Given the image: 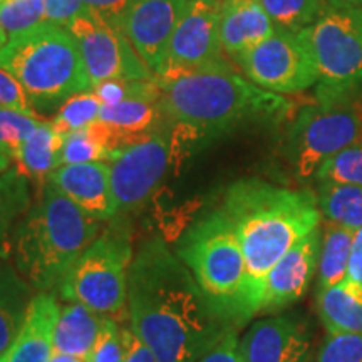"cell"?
<instances>
[{"mask_svg": "<svg viewBox=\"0 0 362 362\" xmlns=\"http://www.w3.org/2000/svg\"><path fill=\"white\" fill-rule=\"evenodd\" d=\"M359 141L362 90L344 93L317 86L315 103L302 107L288 129L285 156L297 178L310 180L330 158Z\"/></svg>", "mask_w": 362, "mask_h": 362, "instance_id": "obj_6", "label": "cell"}, {"mask_svg": "<svg viewBox=\"0 0 362 362\" xmlns=\"http://www.w3.org/2000/svg\"><path fill=\"white\" fill-rule=\"evenodd\" d=\"M106 317L79 302H66L54 330V352L88 361Z\"/></svg>", "mask_w": 362, "mask_h": 362, "instance_id": "obj_20", "label": "cell"}, {"mask_svg": "<svg viewBox=\"0 0 362 362\" xmlns=\"http://www.w3.org/2000/svg\"><path fill=\"white\" fill-rule=\"evenodd\" d=\"M45 8V21L49 24L66 27L72 19L88 11L83 0H42Z\"/></svg>", "mask_w": 362, "mask_h": 362, "instance_id": "obj_36", "label": "cell"}, {"mask_svg": "<svg viewBox=\"0 0 362 362\" xmlns=\"http://www.w3.org/2000/svg\"><path fill=\"white\" fill-rule=\"evenodd\" d=\"M315 180L362 187V141L352 144L330 158L322 168L317 171Z\"/></svg>", "mask_w": 362, "mask_h": 362, "instance_id": "obj_32", "label": "cell"}, {"mask_svg": "<svg viewBox=\"0 0 362 362\" xmlns=\"http://www.w3.org/2000/svg\"><path fill=\"white\" fill-rule=\"evenodd\" d=\"M156 79L166 123L187 141L225 133L248 119L280 116L292 106L280 94L250 83L228 62Z\"/></svg>", "mask_w": 362, "mask_h": 362, "instance_id": "obj_3", "label": "cell"}, {"mask_svg": "<svg viewBox=\"0 0 362 362\" xmlns=\"http://www.w3.org/2000/svg\"><path fill=\"white\" fill-rule=\"evenodd\" d=\"M117 322L119 320L106 317L98 341L94 344V349L86 362H123V337H121V327Z\"/></svg>", "mask_w": 362, "mask_h": 362, "instance_id": "obj_34", "label": "cell"}, {"mask_svg": "<svg viewBox=\"0 0 362 362\" xmlns=\"http://www.w3.org/2000/svg\"><path fill=\"white\" fill-rule=\"evenodd\" d=\"M220 8L221 0H188L156 78H175L225 64L220 40Z\"/></svg>", "mask_w": 362, "mask_h": 362, "instance_id": "obj_12", "label": "cell"}, {"mask_svg": "<svg viewBox=\"0 0 362 362\" xmlns=\"http://www.w3.org/2000/svg\"><path fill=\"white\" fill-rule=\"evenodd\" d=\"M7 34H6V30H4V25H2V22H0V49L4 47V45L7 44Z\"/></svg>", "mask_w": 362, "mask_h": 362, "instance_id": "obj_44", "label": "cell"}, {"mask_svg": "<svg viewBox=\"0 0 362 362\" xmlns=\"http://www.w3.org/2000/svg\"><path fill=\"white\" fill-rule=\"evenodd\" d=\"M347 280L362 287V228L354 233L352 242L349 270H347Z\"/></svg>", "mask_w": 362, "mask_h": 362, "instance_id": "obj_40", "label": "cell"}, {"mask_svg": "<svg viewBox=\"0 0 362 362\" xmlns=\"http://www.w3.org/2000/svg\"><path fill=\"white\" fill-rule=\"evenodd\" d=\"M99 223L47 183L13 233L17 272L35 291L54 293L67 270L101 233Z\"/></svg>", "mask_w": 362, "mask_h": 362, "instance_id": "obj_4", "label": "cell"}, {"mask_svg": "<svg viewBox=\"0 0 362 362\" xmlns=\"http://www.w3.org/2000/svg\"><path fill=\"white\" fill-rule=\"evenodd\" d=\"M197 362H243L238 352V339L233 330H228L218 342L202 356Z\"/></svg>", "mask_w": 362, "mask_h": 362, "instance_id": "obj_38", "label": "cell"}, {"mask_svg": "<svg viewBox=\"0 0 362 362\" xmlns=\"http://www.w3.org/2000/svg\"><path fill=\"white\" fill-rule=\"evenodd\" d=\"M221 210L235 226L247 267L232 319L247 320L255 315L262 284L272 267L319 228L322 215L315 193L257 178L233 183L226 189Z\"/></svg>", "mask_w": 362, "mask_h": 362, "instance_id": "obj_2", "label": "cell"}, {"mask_svg": "<svg viewBox=\"0 0 362 362\" xmlns=\"http://www.w3.org/2000/svg\"><path fill=\"white\" fill-rule=\"evenodd\" d=\"M83 57L90 84L111 79H155L121 29L94 11H88L66 25Z\"/></svg>", "mask_w": 362, "mask_h": 362, "instance_id": "obj_10", "label": "cell"}, {"mask_svg": "<svg viewBox=\"0 0 362 362\" xmlns=\"http://www.w3.org/2000/svg\"><path fill=\"white\" fill-rule=\"evenodd\" d=\"M176 255L215 309L226 320L232 319L247 267L242 243L225 211L220 208L197 220L180 238Z\"/></svg>", "mask_w": 362, "mask_h": 362, "instance_id": "obj_7", "label": "cell"}, {"mask_svg": "<svg viewBox=\"0 0 362 362\" xmlns=\"http://www.w3.org/2000/svg\"><path fill=\"white\" fill-rule=\"evenodd\" d=\"M173 151V138L153 131L126 144L112 158L111 181L119 214L148 200L168 171Z\"/></svg>", "mask_w": 362, "mask_h": 362, "instance_id": "obj_13", "label": "cell"}, {"mask_svg": "<svg viewBox=\"0 0 362 362\" xmlns=\"http://www.w3.org/2000/svg\"><path fill=\"white\" fill-rule=\"evenodd\" d=\"M49 362H86L83 359H79V357H74V356H67V354H57V352H54L51 359Z\"/></svg>", "mask_w": 362, "mask_h": 362, "instance_id": "obj_42", "label": "cell"}, {"mask_svg": "<svg viewBox=\"0 0 362 362\" xmlns=\"http://www.w3.org/2000/svg\"><path fill=\"white\" fill-rule=\"evenodd\" d=\"M317 203L324 221L334 223L349 232L362 228V187L356 185L317 181Z\"/></svg>", "mask_w": 362, "mask_h": 362, "instance_id": "obj_27", "label": "cell"}, {"mask_svg": "<svg viewBox=\"0 0 362 362\" xmlns=\"http://www.w3.org/2000/svg\"><path fill=\"white\" fill-rule=\"evenodd\" d=\"M317 362H362V334L327 332Z\"/></svg>", "mask_w": 362, "mask_h": 362, "instance_id": "obj_33", "label": "cell"}, {"mask_svg": "<svg viewBox=\"0 0 362 362\" xmlns=\"http://www.w3.org/2000/svg\"><path fill=\"white\" fill-rule=\"evenodd\" d=\"M309 349L307 325L293 314L257 320L238 341L243 362H304Z\"/></svg>", "mask_w": 362, "mask_h": 362, "instance_id": "obj_16", "label": "cell"}, {"mask_svg": "<svg viewBox=\"0 0 362 362\" xmlns=\"http://www.w3.org/2000/svg\"><path fill=\"white\" fill-rule=\"evenodd\" d=\"M188 0H131L123 33L144 64L158 74Z\"/></svg>", "mask_w": 362, "mask_h": 362, "instance_id": "obj_15", "label": "cell"}, {"mask_svg": "<svg viewBox=\"0 0 362 362\" xmlns=\"http://www.w3.org/2000/svg\"><path fill=\"white\" fill-rule=\"evenodd\" d=\"M33 291L17 269L0 262V357L19 336L34 297Z\"/></svg>", "mask_w": 362, "mask_h": 362, "instance_id": "obj_22", "label": "cell"}, {"mask_svg": "<svg viewBox=\"0 0 362 362\" xmlns=\"http://www.w3.org/2000/svg\"><path fill=\"white\" fill-rule=\"evenodd\" d=\"M0 66L22 84L35 110L61 106L93 89L83 57L66 27L45 22L0 49Z\"/></svg>", "mask_w": 362, "mask_h": 362, "instance_id": "obj_5", "label": "cell"}, {"mask_svg": "<svg viewBox=\"0 0 362 362\" xmlns=\"http://www.w3.org/2000/svg\"><path fill=\"white\" fill-rule=\"evenodd\" d=\"M103 104L99 101L93 89L83 90V93L74 94L59 106V110L51 123L59 133L67 136L72 131L94 123L99 119Z\"/></svg>", "mask_w": 362, "mask_h": 362, "instance_id": "obj_29", "label": "cell"}, {"mask_svg": "<svg viewBox=\"0 0 362 362\" xmlns=\"http://www.w3.org/2000/svg\"><path fill=\"white\" fill-rule=\"evenodd\" d=\"M40 123H44L42 116L0 107V153L13 160Z\"/></svg>", "mask_w": 362, "mask_h": 362, "instance_id": "obj_30", "label": "cell"}, {"mask_svg": "<svg viewBox=\"0 0 362 362\" xmlns=\"http://www.w3.org/2000/svg\"><path fill=\"white\" fill-rule=\"evenodd\" d=\"M0 107L40 116L22 84L2 66H0Z\"/></svg>", "mask_w": 362, "mask_h": 362, "instance_id": "obj_35", "label": "cell"}, {"mask_svg": "<svg viewBox=\"0 0 362 362\" xmlns=\"http://www.w3.org/2000/svg\"><path fill=\"white\" fill-rule=\"evenodd\" d=\"M49 183L98 221H111L119 215L111 181V165L106 161L62 165Z\"/></svg>", "mask_w": 362, "mask_h": 362, "instance_id": "obj_17", "label": "cell"}, {"mask_svg": "<svg viewBox=\"0 0 362 362\" xmlns=\"http://www.w3.org/2000/svg\"><path fill=\"white\" fill-rule=\"evenodd\" d=\"M30 210L29 178L17 166L0 173V262L12 252V233Z\"/></svg>", "mask_w": 362, "mask_h": 362, "instance_id": "obj_24", "label": "cell"}, {"mask_svg": "<svg viewBox=\"0 0 362 362\" xmlns=\"http://www.w3.org/2000/svg\"><path fill=\"white\" fill-rule=\"evenodd\" d=\"M0 22L7 39L19 37L45 24L42 0H6L0 4Z\"/></svg>", "mask_w": 362, "mask_h": 362, "instance_id": "obj_31", "label": "cell"}, {"mask_svg": "<svg viewBox=\"0 0 362 362\" xmlns=\"http://www.w3.org/2000/svg\"><path fill=\"white\" fill-rule=\"evenodd\" d=\"M4 2V0H0V4H2Z\"/></svg>", "mask_w": 362, "mask_h": 362, "instance_id": "obj_45", "label": "cell"}, {"mask_svg": "<svg viewBox=\"0 0 362 362\" xmlns=\"http://www.w3.org/2000/svg\"><path fill=\"white\" fill-rule=\"evenodd\" d=\"M275 25L260 0H221L220 40L223 52L238 59L269 35Z\"/></svg>", "mask_w": 362, "mask_h": 362, "instance_id": "obj_19", "label": "cell"}, {"mask_svg": "<svg viewBox=\"0 0 362 362\" xmlns=\"http://www.w3.org/2000/svg\"><path fill=\"white\" fill-rule=\"evenodd\" d=\"M123 337V362H158L153 351L133 332L131 327H121Z\"/></svg>", "mask_w": 362, "mask_h": 362, "instance_id": "obj_39", "label": "cell"}, {"mask_svg": "<svg viewBox=\"0 0 362 362\" xmlns=\"http://www.w3.org/2000/svg\"><path fill=\"white\" fill-rule=\"evenodd\" d=\"M90 11H94L103 19H106L117 29L123 30L124 17L128 12L131 0H83Z\"/></svg>", "mask_w": 362, "mask_h": 362, "instance_id": "obj_37", "label": "cell"}, {"mask_svg": "<svg viewBox=\"0 0 362 362\" xmlns=\"http://www.w3.org/2000/svg\"><path fill=\"white\" fill-rule=\"evenodd\" d=\"M64 138L66 136L59 133L52 123L44 121L13 158L21 173L33 180L40 192L49 183L54 171L61 166Z\"/></svg>", "mask_w": 362, "mask_h": 362, "instance_id": "obj_21", "label": "cell"}, {"mask_svg": "<svg viewBox=\"0 0 362 362\" xmlns=\"http://www.w3.org/2000/svg\"><path fill=\"white\" fill-rule=\"evenodd\" d=\"M309 49L319 86L344 93L362 90V8H327L298 33Z\"/></svg>", "mask_w": 362, "mask_h": 362, "instance_id": "obj_9", "label": "cell"}, {"mask_svg": "<svg viewBox=\"0 0 362 362\" xmlns=\"http://www.w3.org/2000/svg\"><path fill=\"white\" fill-rule=\"evenodd\" d=\"M275 29L300 33L322 13V0H260Z\"/></svg>", "mask_w": 362, "mask_h": 362, "instance_id": "obj_28", "label": "cell"}, {"mask_svg": "<svg viewBox=\"0 0 362 362\" xmlns=\"http://www.w3.org/2000/svg\"><path fill=\"white\" fill-rule=\"evenodd\" d=\"M354 232L324 221L320 228V250L317 264V291L334 287L347 279Z\"/></svg>", "mask_w": 362, "mask_h": 362, "instance_id": "obj_25", "label": "cell"}, {"mask_svg": "<svg viewBox=\"0 0 362 362\" xmlns=\"http://www.w3.org/2000/svg\"><path fill=\"white\" fill-rule=\"evenodd\" d=\"M237 62L250 83L270 93H300L319 81L314 59L298 33L275 29Z\"/></svg>", "mask_w": 362, "mask_h": 362, "instance_id": "obj_11", "label": "cell"}, {"mask_svg": "<svg viewBox=\"0 0 362 362\" xmlns=\"http://www.w3.org/2000/svg\"><path fill=\"white\" fill-rule=\"evenodd\" d=\"M131 260V228L115 216L67 270L54 296L116 319L126 310Z\"/></svg>", "mask_w": 362, "mask_h": 362, "instance_id": "obj_8", "label": "cell"}, {"mask_svg": "<svg viewBox=\"0 0 362 362\" xmlns=\"http://www.w3.org/2000/svg\"><path fill=\"white\" fill-rule=\"evenodd\" d=\"M126 307L131 329L158 362H197L230 330L183 260L156 237L133 255Z\"/></svg>", "mask_w": 362, "mask_h": 362, "instance_id": "obj_1", "label": "cell"}, {"mask_svg": "<svg viewBox=\"0 0 362 362\" xmlns=\"http://www.w3.org/2000/svg\"><path fill=\"white\" fill-rule=\"evenodd\" d=\"M315 304L327 332L362 334V287L351 280L315 292Z\"/></svg>", "mask_w": 362, "mask_h": 362, "instance_id": "obj_23", "label": "cell"}, {"mask_svg": "<svg viewBox=\"0 0 362 362\" xmlns=\"http://www.w3.org/2000/svg\"><path fill=\"white\" fill-rule=\"evenodd\" d=\"M319 250L320 228H315L272 267L262 284L255 315L284 310L304 297L317 272Z\"/></svg>", "mask_w": 362, "mask_h": 362, "instance_id": "obj_14", "label": "cell"}, {"mask_svg": "<svg viewBox=\"0 0 362 362\" xmlns=\"http://www.w3.org/2000/svg\"><path fill=\"white\" fill-rule=\"evenodd\" d=\"M8 168H11V160H8L6 155H2V153H0V173H4V171Z\"/></svg>", "mask_w": 362, "mask_h": 362, "instance_id": "obj_43", "label": "cell"}, {"mask_svg": "<svg viewBox=\"0 0 362 362\" xmlns=\"http://www.w3.org/2000/svg\"><path fill=\"white\" fill-rule=\"evenodd\" d=\"M61 305L54 293L39 292L30 300L19 336L0 362H49L54 354V330Z\"/></svg>", "mask_w": 362, "mask_h": 362, "instance_id": "obj_18", "label": "cell"}, {"mask_svg": "<svg viewBox=\"0 0 362 362\" xmlns=\"http://www.w3.org/2000/svg\"><path fill=\"white\" fill-rule=\"evenodd\" d=\"M99 121L126 136H143L158 131V126L166 119L160 98H133L112 106H103Z\"/></svg>", "mask_w": 362, "mask_h": 362, "instance_id": "obj_26", "label": "cell"}, {"mask_svg": "<svg viewBox=\"0 0 362 362\" xmlns=\"http://www.w3.org/2000/svg\"><path fill=\"white\" fill-rule=\"evenodd\" d=\"M327 4V8H352L361 7L362 0H324Z\"/></svg>", "mask_w": 362, "mask_h": 362, "instance_id": "obj_41", "label": "cell"}]
</instances>
